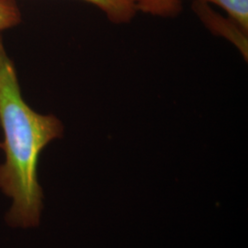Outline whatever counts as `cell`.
I'll use <instances>...</instances> for the list:
<instances>
[{
  "label": "cell",
  "mask_w": 248,
  "mask_h": 248,
  "mask_svg": "<svg viewBox=\"0 0 248 248\" xmlns=\"http://www.w3.org/2000/svg\"><path fill=\"white\" fill-rule=\"evenodd\" d=\"M138 10L155 15H170L167 0H136Z\"/></svg>",
  "instance_id": "cell-5"
},
{
  "label": "cell",
  "mask_w": 248,
  "mask_h": 248,
  "mask_svg": "<svg viewBox=\"0 0 248 248\" xmlns=\"http://www.w3.org/2000/svg\"><path fill=\"white\" fill-rule=\"evenodd\" d=\"M21 22V13L14 0H0V32Z\"/></svg>",
  "instance_id": "cell-4"
},
{
  "label": "cell",
  "mask_w": 248,
  "mask_h": 248,
  "mask_svg": "<svg viewBox=\"0 0 248 248\" xmlns=\"http://www.w3.org/2000/svg\"><path fill=\"white\" fill-rule=\"evenodd\" d=\"M100 9L111 22L128 23L139 11L136 0H84Z\"/></svg>",
  "instance_id": "cell-3"
},
{
  "label": "cell",
  "mask_w": 248,
  "mask_h": 248,
  "mask_svg": "<svg viewBox=\"0 0 248 248\" xmlns=\"http://www.w3.org/2000/svg\"><path fill=\"white\" fill-rule=\"evenodd\" d=\"M181 0H167L171 14L177 12ZM197 2L212 3L223 9L228 18L233 20L246 32H248V0H196Z\"/></svg>",
  "instance_id": "cell-2"
},
{
  "label": "cell",
  "mask_w": 248,
  "mask_h": 248,
  "mask_svg": "<svg viewBox=\"0 0 248 248\" xmlns=\"http://www.w3.org/2000/svg\"><path fill=\"white\" fill-rule=\"evenodd\" d=\"M0 126L5 161L0 190L11 200L7 221L13 227H35L43 209L38 161L45 146L61 137L63 126L52 114H41L21 95L17 71L0 37Z\"/></svg>",
  "instance_id": "cell-1"
}]
</instances>
